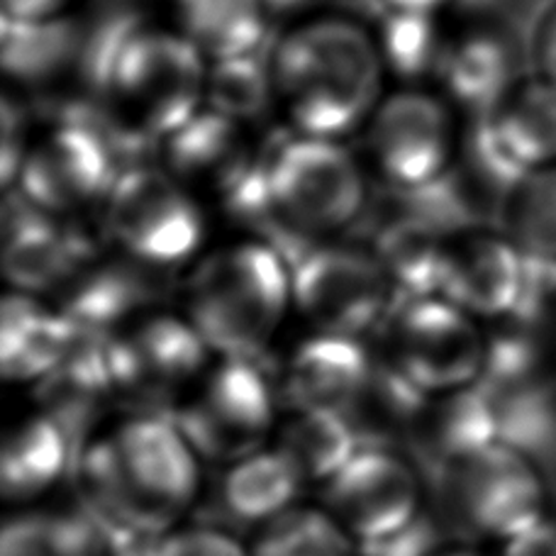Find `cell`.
Returning <instances> with one entry per match:
<instances>
[{
	"label": "cell",
	"instance_id": "6da1fadb",
	"mask_svg": "<svg viewBox=\"0 0 556 556\" xmlns=\"http://www.w3.org/2000/svg\"><path fill=\"white\" fill-rule=\"evenodd\" d=\"M195 456L172 415H135L78 454L81 510L103 532L164 534L195 501Z\"/></svg>",
	"mask_w": 556,
	"mask_h": 556
},
{
	"label": "cell",
	"instance_id": "7a4b0ae2",
	"mask_svg": "<svg viewBox=\"0 0 556 556\" xmlns=\"http://www.w3.org/2000/svg\"><path fill=\"white\" fill-rule=\"evenodd\" d=\"M276 103L293 132L342 139L369 123L383 98V54L369 27L344 15L295 25L269 56Z\"/></svg>",
	"mask_w": 556,
	"mask_h": 556
},
{
	"label": "cell",
	"instance_id": "3957f363",
	"mask_svg": "<svg viewBox=\"0 0 556 556\" xmlns=\"http://www.w3.org/2000/svg\"><path fill=\"white\" fill-rule=\"evenodd\" d=\"M91 62L121 144L164 142L205 105L211 62L176 27L117 23L96 42Z\"/></svg>",
	"mask_w": 556,
	"mask_h": 556
},
{
	"label": "cell",
	"instance_id": "277c9868",
	"mask_svg": "<svg viewBox=\"0 0 556 556\" xmlns=\"http://www.w3.org/2000/svg\"><path fill=\"white\" fill-rule=\"evenodd\" d=\"M291 303V264L271 242L227 244L186 283V320L220 356H260Z\"/></svg>",
	"mask_w": 556,
	"mask_h": 556
},
{
	"label": "cell",
	"instance_id": "5b68a950",
	"mask_svg": "<svg viewBox=\"0 0 556 556\" xmlns=\"http://www.w3.org/2000/svg\"><path fill=\"white\" fill-rule=\"evenodd\" d=\"M266 225L278 242H325L359 220L369 201L364 166L340 139L293 132L262 152Z\"/></svg>",
	"mask_w": 556,
	"mask_h": 556
},
{
	"label": "cell",
	"instance_id": "8992f818",
	"mask_svg": "<svg viewBox=\"0 0 556 556\" xmlns=\"http://www.w3.org/2000/svg\"><path fill=\"white\" fill-rule=\"evenodd\" d=\"M434 513L456 540L508 542L547 518V479L518 446L493 442L427 481Z\"/></svg>",
	"mask_w": 556,
	"mask_h": 556
},
{
	"label": "cell",
	"instance_id": "52a82bcc",
	"mask_svg": "<svg viewBox=\"0 0 556 556\" xmlns=\"http://www.w3.org/2000/svg\"><path fill=\"white\" fill-rule=\"evenodd\" d=\"M105 232L127 260L168 271L198 252L205 215L195 193L168 168L130 166L105 198Z\"/></svg>",
	"mask_w": 556,
	"mask_h": 556
},
{
	"label": "cell",
	"instance_id": "ba28073f",
	"mask_svg": "<svg viewBox=\"0 0 556 556\" xmlns=\"http://www.w3.org/2000/svg\"><path fill=\"white\" fill-rule=\"evenodd\" d=\"M288 264L293 305L317 332L362 340L371 330H381L401 303L374 250L313 242Z\"/></svg>",
	"mask_w": 556,
	"mask_h": 556
},
{
	"label": "cell",
	"instance_id": "9c48e42d",
	"mask_svg": "<svg viewBox=\"0 0 556 556\" xmlns=\"http://www.w3.org/2000/svg\"><path fill=\"white\" fill-rule=\"evenodd\" d=\"M278 401V386L260 356H220V364L172 410V420L205 459L235 464L262 450Z\"/></svg>",
	"mask_w": 556,
	"mask_h": 556
},
{
	"label": "cell",
	"instance_id": "30bf717a",
	"mask_svg": "<svg viewBox=\"0 0 556 556\" xmlns=\"http://www.w3.org/2000/svg\"><path fill=\"white\" fill-rule=\"evenodd\" d=\"M364 144L376 176L391 191L403 195L432 191L454 168L452 105L422 88H399L376 105L364 125Z\"/></svg>",
	"mask_w": 556,
	"mask_h": 556
},
{
	"label": "cell",
	"instance_id": "8fae6325",
	"mask_svg": "<svg viewBox=\"0 0 556 556\" xmlns=\"http://www.w3.org/2000/svg\"><path fill=\"white\" fill-rule=\"evenodd\" d=\"M115 147H121V139L111 125L103 127L78 115L64 117L29 139L15 178L17 195L54 217L105 203L123 174Z\"/></svg>",
	"mask_w": 556,
	"mask_h": 556
},
{
	"label": "cell",
	"instance_id": "7c38bea8",
	"mask_svg": "<svg viewBox=\"0 0 556 556\" xmlns=\"http://www.w3.org/2000/svg\"><path fill=\"white\" fill-rule=\"evenodd\" d=\"M395 369L427 395L466 389L479 381L489 352V337L473 315L442 295L408 298L395 305L381 327Z\"/></svg>",
	"mask_w": 556,
	"mask_h": 556
},
{
	"label": "cell",
	"instance_id": "4fadbf2b",
	"mask_svg": "<svg viewBox=\"0 0 556 556\" xmlns=\"http://www.w3.org/2000/svg\"><path fill=\"white\" fill-rule=\"evenodd\" d=\"M211 350L195 327L172 315L142 317L111 340L115 393L144 413L172 415L168 405L203 379Z\"/></svg>",
	"mask_w": 556,
	"mask_h": 556
},
{
	"label": "cell",
	"instance_id": "5bb4252c",
	"mask_svg": "<svg viewBox=\"0 0 556 556\" xmlns=\"http://www.w3.org/2000/svg\"><path fill=\"white\" fill-rule=\"evenodd\" d=\"M473 159L501 188L556 164V86L522 76L489 111L476 117Z\"/></svg>",
	"mask_w": 556,
	"mask_h": 556
},
{
	"label": "cell",
	"instance_id": "9a60e30c",
	"mask_svg": "<svg viewBox=\"0 0 556 556\" xmlns=\"http://www.w3.org/2000/svg\"><path fill=\"white\" fill-rule=\"evenodd\" d=\"M420 476L401 454L359 450L325 483L323 501L350 538L379 540L422 510Z\"/></svg>",
	"mask_w": 556,
	"mask_h": 556
},
{
	"label": "cell",
	"instance_id": "2e32d148",
	"mask_svg": "<svg viewBox=\"0 0 556 556\" xmlns=\"http://www.w3.org/2000/svg\"><path fill=\"white\" fill-rule=\"evenodd\" d=\"M530 260L508 235L483 227L456 232L444 252L440 293L473 317L508 320L518 311Z\"/></svg>",
	"mask_w": 556,
	"mask_h": 556
},
{
	"label": "cell",
	"instance_id": "e0dca14e",
	"mask_svg": "<svg viewBox=\"0 0 556 556\" xmlns=\"http://www.w3.org/2000/svg\"><path fill=\"white\" fill-rule=\"evenodd\" d=\"M166 168L195 193L211 188L230 205L260 174L262 154H252L242 123L203 105L191 121L164 139Z\"/></svg>",
	"mask_w": 556,
	"mask_h": 556
},
{
	"label": "cell",
	"instance_id": "ac0fdd59",
	"mask_svg": "<svg viewBox=\"0 0 556 556\" xmlns=\"http://www.w3.org/2000/svg\"><path fill=\"white\" fill-rule=\"evenodd\" d=\"M59 220L20 195L15 205L5 207L3 264L8 281L20 293L64 288L88 264L91 247Z\"/></svg>",
	"mask_w": 556,
	"mask_h": 556
},
{
	"label": "cell",
	"instance_id": "d6986e66",
	"mask_svg": "<svg viewBox=\"0 0 556 556\" xmlns=\"http://www.w3.org/2000/svg\"><path fill=\"white\" fill-rule=\"evenodd\" d=\"M374 369L371 354L354 337L317 332L288 359L278 399L295 413H344Z\"/></svg>",
	"mask_w": 556,
	"mask_h": 556
},
{
	"label": "cell",
	"instance_id": "ffe728a7",
	"mask_svg": "<svg viewBox=\"0 0 556 556\" xmlns=\"http://www.w3.org/2000/svg\"><path fill=\"white\" fill-rule=\"evenodd\" d=\"M493 442H501V437L491 405L476 386H466V389L427 399L405 452L422 479L430 481L446 466L466 459Z\"/></svg>",
	"mask_w": 556,
	"mask_h": 556
},
{
	"label": "cell",
	"instance_id": "44dd1931",
	"mask_svg": "<svg viewBox=\"0 0 556 556\" xmlns=\"http://www.w3.org/2000/svg\"><path fill=\"white\" fill-rule=\"evenodd\" d=\"M520 47L508 29L481 27L446 39L440 68L442 84L456 103L481 117L522 78Z\"/></svg>",
	"mask_w": 556,
	"mask_h": 556
},
{
	"label": "cell",
	"instance_id": "7402d4cb",
	"mask_svg": "<svg viewBox=\"0 0 556 556\" xmlns=\"http://www.w3.org/2000/svg\"><path fill=\"white\" fill-rule=\"evenodd\" d=\"M156 274L162 271L147 269L132 260H127V264H86L62 288L64 301L59 311L76 330L111 340L154 301Z\"/></svg>",
	"mask_w": 556,
	"mask_h": 556
},
{
	"label": "cell",
	"instance_id": "603a6c76",
	"mask_svg": "<svg viewBox=\"0 0 556 556\" xmlns=\"http://www.w3.org/2000/svg\"><path fill=\"white\" fill-rule=\"evenodd\" d=\"M76 340V327L29 293L8 295L0 332V364L8 381H39L52 374Z\"/></svg>",
	"mask_w": 556,
	"mask_h": 556
},
{
	"label": "cell",
	"instance_id": "cb8c5ba5",
	"mask_svg": "<svg viewBox=\"0 0 556 556\" xmlns=\"http://www.w3.org/2000/svg\"><path fill=\"white\" fill-rule=\"evenodd\" d=\"M425 391L391 362H374L369 379L342 417L350 422L362 450L395 452L408 446L410 434L427 405Z\"/></svg>",
	"mask_w": 556,
	"mask_h": 556
},
{
	"label": "cell",
	"instance_id": "d4e9b609",
	"mask_svg": "<svg viewBox=\"0 0 556 556\" xmlns=\"http://www.w3.org/2000/svg\"><path fill=\"white\" fill-rule=\"evenodd\" d=\"M176 27L207 62L256 54L269 27L264 0H164Z\"/></svg>",
	"mask_w": 556,
	"mask_h": 556
},
{
	"label": "cell",
	"instance_id": "484cf974",
	"mask_svg": "<svg viewBox=\"0 0 556 556\" xmlns=\"http://www.w3.org/2000/svg\"><path fill=\"white\" fill-rule=\"evenodd\" d=\"M76 446L54 417L39 413L8 432L0 454V483L8 501H33L74 469Z\"/></svg>",
	"mask_w": 556,
	"mask_h": 556
},
{
	"label": "cell",
	"instance_id": "4316f807",
	"mask_svg": "<svg viewBox=\"0 0 556 556\" xmlns=\"http://www.w3.org/2000/svg\"><path fill=\"white\" fill-rule=\"evenodd\" d=\"M454 235L425 211H410L381 227L371 250L389 271L401 301L440 293L444 252Z\"/></svg>",
	"mask_w": 556,
	"mask_h": 556
},
{
	"label": "cell",
	"instance_id": "83f0119b",
	"mask_svg": "<svg viewBox=\"0 0 556 556\" xmlns=\"http://www.w3.org/2000/svg\"><path fill=\"white\" fill-rule=\"evenodd\" d=\"M303 483L281 450H260L230 464L220 483V510L237 525H269L293 510Z\"/></svg>",
	"mask_w": 556,
	"mask_h": 556
},
{
	"label": "cell",
	"instance_id": "f1b7e54d",
	"mask_svg": "<svg viewBox=\"0 0 556 556\" xmlns=\"http://www.w3.org/2000/svg\"><path fill=\"white\" fill-rule=\"evenodd\" d=\"M495 217L528 260L556 264V164L505 188Z\"/></svg>",
	"mask_w": 556,
	"mask_h": 556
},
{
	"label": "cell",
	"instance_id": "f546056e",
	"mask_svg": "<svg viewBox=\"0 0 556 556\" xmlns=\"http://www.w3.org/2000/svg\"><path fill=\"white\" fill-rule=\"evenodd\" d=\"M278 450L291 459L305 483H327L362 446L340 413L303 410L286 422Z\"/></svg>",
	"mask_w": 556,
	"mask_h": 556
},
{
	"label": "cell",
	"instance_id": "4dcf8cb0",
	"mask_svg": "<svg viewBox=\"0 0 556 556\" xmlns=\"http://www.w3.org/2000/svg\"><path fill=\"white\" fill-rule=\"evenodd\" d=\"M0 556H108L98 525L81 515L27 513L10 520Z\"/></svg>",
	"mask_w": 556,
	"mask_h": 556
},
{
	"label": "cell",
	"instance_id": "1f68e13d",
	"mask_svg": "<svg viewBox=\"0 0 556 556\" xmlns=\"http://www.w3.org/2000/svg\"><path fill=\"white\" fill-rule=\"evenodd\" d=\"M78 33L64 17L42 23L3 20V64L17 81H42L76 52Z\"/></svg>",
	"mask_w": 556,
	"mask_h": 556
},
{
	"label": "cell",
	"instance_id": "d6a6232c",
	"mask_svg": "<svg viewBox=\"0 0 556 556\" xmlns=\"http://www.w3.org/2000/svg\"><path fill=\"white\" fill-rule=\"evenodd\" d=\"M274 98L269 62H260L256 54L225 59L207 66L205 105L232 117L237 123H250L260 117Z\"/></svg>",
	"mask_w": 556,
	"mask_h": 556
},
{
	"label": "cell",
	"instance_id": "836d02e7",
	"mask_svg": "<svg viewBox=\"0 0 556 556\" xmlns=\"http://www.w3.org/2000/svg\"><path fill=\"white\" fill-rule=\"evenodd\" d=\"M252 556H352V544L330 513L301 508L266 525Z\"/></svg>",
	"mask_w": 556,
	"mask_h": 556
},
{
	"label": "cell",
	"instance_id": "e575fe53",
	"mask_svg": "<svg viewBox=\"0 0 556 556\" xmlns=\"http://www.w3.org/2000/svg\"><path fill=\"white\" fill-rule=\"evenodd\" d=\"M379 39L386 72L401 78H420L437 74L446 39L437 25V15H381Z\"/></svg>",
	"mask_w": 556,
	"mask_h": 556
},
{
	"label": "cell",
	"instance_id": "d590c367",
	"mask_svg": "<svg viewBox=\"0 0 556 556\" xmlns=\"http://www.w3.org/2000/svg\"><path fill=\"white\" fill-rule=\"evenodd\" d=\"M450 538L442 520L432 510H420L415 518L379 540L359 542L362 556H437Z\"/></svg>",
	"mask_w": 556,
	"mask_h": 556
},
{
	"label": "cell",
	"instance_id": "8d00e7d4",
	"mask_svg": "<svg viewBox=\"0 0 556 556\" xmlns=\"http://www.w3.org/2000/svg\"><path fill=\"white\" fill-rule=\"evenodd\" d=\"M162 556H252L232 534L215 528H193L166 534Z\"/></svg>",
	"mask_w": 556,
	"mask_h": 556
},
{
	"label": "cell",
	"instance_id": "74e56055",
	"mask_svg": "<svg viewBox=\"0 0 556 556\" xmlns=\"http://www.w3.org/2000/svg\"><path fill=\"white\" fill-rule=\"evenodd\" d=\"M530 62L534 74L556 86V0L542 10L532 27Z\"/></svg>",
	"mask_w": 556,
	"mask_h": 556
},
{
	"label": "cell",
	"instance_id": "f35d334b",
	"mask_svg": "<svg viewBox=\"0 0 556 556\" xmlns=\"http://www.w3.org/2000/svg\"><path fill=\"white\" fill-rule=\"evenodd\" d=\"M503 556H556V520L542 518L530 530L505 542Z\"/></svg>",
	"mask_w": 556,
	"mask_h": 556
},
{
	"label": "cell",
	"instance_id": "ab89813d",
	"mask_svg": "<svg viewBox=\"0 0 556 556\" xmlns=\"http://www.w3.org/2000/svg\"><path fill=\"white\" fill-rule=\"evenodd\" d=\"M74 0H3V20L13 23H42V20L64 17Z\"/></svg>",
	"mask_w": 556,
	"mask_h": 556
},
{
	"label": "cell",
	"instance_id": "60d3db41",
	"mask_svg": "<svg viewBox=\"0 0 556 556\" xmlns=\"http://www.w3.org/2000/svg\"><path fill=\"white\" fill-rule=\"evenodd\" d=\"M371 3L381 15H440L452 0H371Z\"/></svg>",
	"mask_w": 556,
	"mask_h": 556
},
{
	"label": "cell",
	"instance_id": "b9f144b4",
	"mask_svg": "<svg viewBox=\"0 0 556 556\" xmlns=\"http://www.w3.org/2000/svg\"><path fill=\"white\" fill-rule=\"evenodd\" d=\"M307 0H264V5H266V10H276V13H286V10H295V8H301V5H305Z\"/></svg>",
	"mask_w": 556,
	"mask_h": 556
},
{
	"label": "cell",
	"instance_id": "7bdbcfd3",
	"mask_svg": "<svg viewBox=\"0 0 556 556\" xmlns=\"http://www.w3.org/2000/svg\"><path fill=\"white\" fill-rule=\"evenodd\" d=\"M437 556H481V554H476V552H471V549H450V552H440Z\"/></svg>",
	"mask_w": 556,
	"mask_h": 556
},
{
	"label": "cell",
	"instance_id": "ee69618b",
	"mask_svg": "<svg viewBox=\"0 0 556 556\" xmlns=\"http://www.w3.org/2000/svg\"><path fill=\"white\" fill-rule=\"evenodd\" d=\"M554 450H556V444H554Z\"/></svg>",
	"mask_w": 556,
	"mask_h": 556
}]
</instances>
